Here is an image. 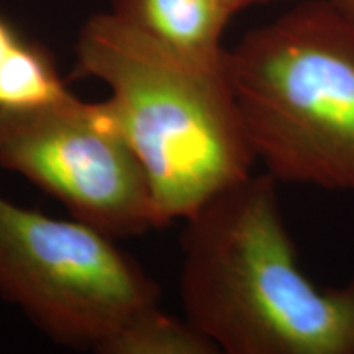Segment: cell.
Listing matches in <instances>:
<instances>
[{"label": "cell", "instance_id": "cell-4", "mask_svg": "<svg viewBox=\"0 0 354 354\" xmlns=\"http://www.w3.org/2000/svg\"><path fill=\"white\" fill-rule=\"evenodd\" d=\"M81 220H59L0 196V297L56 343L99 353L159 287Z\"/></svg>", "mask_w": 354, "mask_h": 354}, {"label": "cell", "instance_id": "cell-9", "mask_svg": "<svg viewBox=\"0 0 354 354\" xmlns=\"http://www.w3.org/2000/svg\"><path fill=\"white\" fill-rule=\"evenodd\" d=\"M20 37L17 35L15 30L12 28V25L8 24L6 19L0 17V63L6 59V56L10 53L15 44L20 41Z\"/></svg>", "mask_w": 354, "mask_h": 354}, {"label": "cell", "instance_id": "cell-8", "mask_svg": "<svg viewBox=\"0 0 354 354\" xmlns=\"http://www.w3.org/2000/svg\"><path fill=\"white\" fill-rule=\"evenodd\" d=\"M51 56L20 39L0 63V110L32 109L68 94Z\"/></svg>", "mask_w": 354, "mask_h": 354}, {"label": "cell", "instance_id": "cell-1", "mask_svg": "<svg viewBox=\"0 0 354 354\" xmlns=\"http://www.w3.org/2000/svg\"><path fill=\"white\" fill-rule=\"evenodd\" d=\"M185 318L227 354H354V277L320 289L300 268L277 180L251 174L185 220Z\"/></svg>", "mask_w": 354, "mask_h": 354}, {"label": "cell", "instance_id": "cell-2", "mask_svg": "<svg viewBox=\"0 0 354 354\" xmlns=\"http://www.w3.org/2000/svg\"><path fill=\"white\" fill-rule=\"evenodd\" d=\"M76 73L109 87V107L148 179L156 228L187 220L253 174L258 158L227 61L192 63L105 12L79 33Z\"/></svg>", "mask_w": 354, "mask_h": 354}, {"label": "cell", "instance_id": "cell-5", "mask_svg": "<svg viewBox=\"0 0 354 354\" xmlns=\"http://www.w3.org/2000/svg\"><path fill=\"white\" fill-rule=\"evenodd\" d=\"M0 167L112 238L158 230L143 166L107 100L68 92L39 107L0 110Z\"/></svg>", "mask_w": 354, "mask_h": 354}, {"label": "cell", "instance_id": "cell-3", "mask_svg": "<svg viewBox=\"0 0 354 354\" xmlns=\"http://www.w3.org/2000/svg\"><path fill=\"white\" fill-rule=\"evenodd\" d=\"M248 140L277 183L354 194V24L305 0L227 51Z\"/></svg>", "mask_w": 354, "mask_h": 354}, {"label": "cell", "instance_id": "cell-6", "mask_svg": "<svg viewBox=\"0 0 354 354\" xmlns=\"http://www.w3.org/2000/svg\"><path fill=\"white\" fill-rule=\"evenodd\" d=\"M110 12L192 63L227 61L221 39L233 13L221 0H112Z\"/></svg>", "mask_w": 354, "mask_h": 354}, {"label": "cell", "instance_id": "cell-11", "mask_svg": "<svg viewBox=\"0 0 354 354\" xmlns=\"http://www.w3.org/2000/svg\"><path fill=\"white\" fill-rule=\"evenodd\" d=\"M330 3L354 24V0H330Z\"/></svg>", "mask_w": 354, "mask_h": 354}, {"label": "cell", "instance_id": "cell-7", "mask_svg": "<svg viewBox=\"0 0 354 354\" xmlns=\"http://www.w3.org/2000/svg\"><path fill=\"white\" fill-rule=\"evenodd\" d=\"M218 348L185 320L158 305L140 310L102 346L99 354H215Z\"/></svg>", "mask_w": 354, "mask_h": 354}, {"label": "cell", "instance_id": "cell-10", "mask_svg": "<svg viewBox=\"0 0 354 354\" xmlns=\"http://www.w3.org/2000/svg\"><path fill=\"white\" fill-rule=\"evenodd\" d=\"M225 3V7L228 8L230 12L238 13L240 10H245L248 7L253 6H266V3H272V2H282V0H221Z\"/></svg>", "mask_w": 354, "mask_h": 354}]
</instances>
